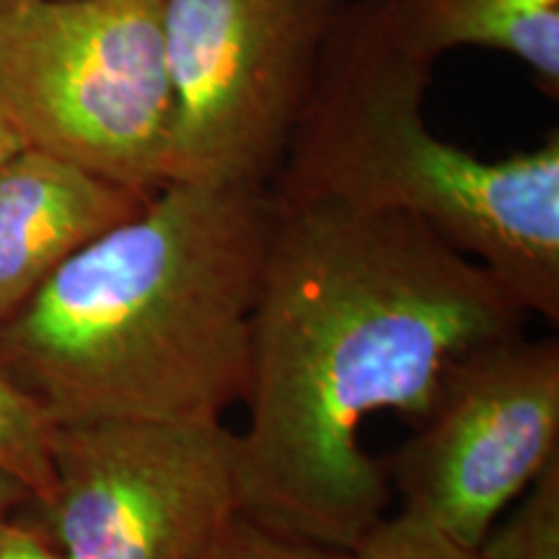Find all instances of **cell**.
<instances>
[{
    "label": "cell",
    "instance_id": "cell-1",
    "mask_svg": "<svg viewBox=\"0 0 559 559\" xmlns=\"http://www.w3.org/2000/svg\"><path fill=\"white\" fill-rule=\"evenodd\" d=\"M272 207L239 432L243 513L353 551L394 495L386 466L362 451V423L386 409L419 423L451 362L521 334L526 311L415 215Z\"/></svg>",
    "mask_w": 559,
    "mask_h": 559
},
{
    "label": "cell",
    "instance_id": "cell-2",
    "mask_svg": "<svg viewBox=\"0 0 559 559\" xmlns=\"http://www.w3.org/2000/svg\"><path fill=\"white\" fill-rule=\"evenodd\" d=\"M267 190L166 181L0 324V362L55 425L223 423L249 386Z\"/></svg>",
    "mask_w": 559,
    "mask_h": 559
},
{
    "label": "cell",
    "instance_id": "cell-3",
    "mask_svg": "<svg viewBox=\"0 0 559 559\" xmlns=\"http://www.w3.org/2000/svg\"><path fill=\"white\" fill-rule=\"evenodd\" d=\"M436 60L396 0H347L270 198L415 215L557 324L559 135L498 160L438 138L423 115Z\"/></svg>",
    "mask_w": 559,
    "mask_h": 559
},
{
    "label": "cell",
    "instance_id": "cell-4",
    "mask_svg": "<svg viewBox=\"0 0 559 559\" xmlns=\"http://www.w3.org/2000/svg\"><path fill=\"white\" fill-rule=\"evenodd\" d=\"M0 109L26 145L158 192L174 120L160 0H0Z\"/></svg>",
    "mask_w": 559,
    "mask_h": 559
},
{
    "label": "cell",
    "instance_id": "cell-5",
    "mask_svg": "<svg viewBox=\"0 0 559 559\" xmlns=\"http://www.w3.org/2000/svg\"><path fill=\"white\" fill-rule=\"evenodd\" d=\"M347 0H160L169 181L267 190Z\"/></svg>",
    "mask_w": 559,
    "mask_h": 559
},
{
    "label": "cell",
    "instance_id": "cell-6",
    "mask_svg": "<svg viewBox=\"0 0 559 559\" xmlns=\"http://www.w3.org/2000/svg\"><path fill=\"white\" fill-rule=\"evenodd\" d=\"M52 472L34 523L62 559H194L243 513L239 432L223 423L55 425Z\"/></svg>",
    "mask_w": 559,
    "mask_h": 559
},
{
    "label": "cell",
    "instance_id": "cell-7",
    "mask_svg": "<svg viewBox=\"0 0 559 559\" xmlns=\"http://www.w3.org/2000/svg\"><path fill=\"white\" fill-rule=\"evenodd\" d=\"M557 456L559 342L521 332L451 362L386 474L404 513L477 549Z\"/></svg>",
    "mask_w": 559,
    "mask_h": 559
},
{
    "label": "cell",
    "instance_id": "cell-8",
    "mask_svg": "<svg viewBox=\"0 0 559 559\" xmlns=\"http://www.w3.org/2000/svg\"><path fill=\"white\" fill-rule=\"evenodd\" d=\"M148 198L34 145L0 160V324L68 257Z\"/></svg>",
    "mask_w": 559,
    "mask_h": 559
},
{
    "label": "cell",
    "instance_id": "cell-9",
    "mask_svg": "<svg viewBox=\"0 0 559 559\" xmlns=\"http://www.w3.org/2000/svg\"><path fill=\"white\" fill-rule=\"evenodd\" d=\"M412 37L432 58L459 47L506 52L559 91V0H396Z\"/></svg>",
    "mask_w": 559,
    "mask_h": 559
},
{
    "label": "cell",
    "instance_id": "cell-10",
    "mask_svg": "<svg viewBox=\"0 0 559 559\" xmlns=\"http://www.w3.org/2000/svg\"><path fill=\"white\" fill-rule=\"evenodd\" d=\"M52 436L47 412L0 362V472L24 485L34 508L45 506L55 489Z\"/></svg>",
    "mask_w": 559,
    "mask_h": 559
},
{
    "label": "cell",
    "instance_id": "cell-11",
    "mask_svg": "<svg viewBox=\"0 0 559 559\" xmlns=\"http://www.w3.org/2000/svg\"><path fill=\"white\" fill-rule=\"evenodd\" d=\"M474 551L479 559H559V456L492 523Z\"/></svg>",
    "mask_w": 559,
    "mask_h": 559
},
{
    "label": "cell",
    "instance_id": "cell-12",
    "mask_svg": "<svg viewBox=\"0 0 559 559\" xmlns=\"http://www.w3.org/2000/svg\"><path fill=\"white\" fill-rule=\"evenodd\" d=\"M349 555L353 559H479L474 549L461 547L404 510L391 519L383 515Z\"/></svg>",
    "mask_w": 559,
    "mask_h": 559
},
{
    "label": "cell",
    "instance_id": "cell-13",
    "mask_svg": "<svg viewBox=\"0 0 559 559\" xmlns=\"http://www.w3.org/2000/svg\"><path fill=\"white\" fill-rule=\"evenodd\" d=\"M194 559H353V555L290 539L239 513Z\"/></svg>",
    "mask_w": 559,
    "mask_h": 559
},
{
    "label": "cell",
    "instance_id": "cell-14",
    "mask_svg": "<svg viewBox=\"0 0 559 559\" xmlns=\"http://www.w3.org/2000/svg\"><path fill=\"white\" fill-rule=\"evenodd\" d=\"M0 559H62L52 542L34 521L9 519L0 521Z\"/></svg>",
    "mask_w": 559,
    "mask_h": 559
},
{
    "label": "cell",
    "instance_id": "cell-15",
    "mask_svg": "<svg viewBox=\"0 0 559 559\" xmlns=\"http://www.w3.org/2000/svg\"><path fill=\"white\" fill-rule=\"evenodd\" d=\"M29 502H32V498H29V492L24 489V485L13 477H9L5 472H0V521L9 519L13 510L29 506Z\"/></svg>",
    "mask_w": 559,
    "mask_h": 559
},
{
    "label": "cell",
    "instance_id": "cell-16",
    "mask_svg": "<svg viewBox=\"0 0 559 559\" xmlns=\"http://www.w3.org/2000/svg\"><path fill=\"white\" fill-rule=\"evenodd\" d=\"M21 145H26V143L21 140V135L11 124L9 117H5V111L0 109V160H3L5 156H11L13 151H19Z\"/></svg>",
    "mask_w": 559,
    "mask_h": 559
}]
</instances>
